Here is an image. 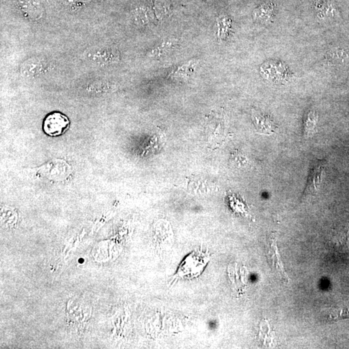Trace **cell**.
I'll list each match as a JSON object with an SVG mask.
<instances>
[{
	"mask_svg": "<svg viewBox=\"0 0 349 349\" xmlns=\"http://www.w3.org/2000/svg\"><path fill=\"white\" fill-rule=\"evenodd\" d=\"M176 44H178V41L176 39L164 42L160 44L158 47L153 48V50H152L149 53V56L152 57L162 56L166 53L169 52L170 50H173Z\"/></svg>",
	"mask_w": 349,
	"mask_h": 349,
	"instance_id": "obj_9",
	"label": "cell"
},
{
	"mask_svg": "<svg viewBox=\"0 0 349 349\" xmlns=\"http://www.w3.org/2000/svg\"><path fill=\"white\" fill-rule=\"evenodd\" d=\"M90 0H64L66 4L72 5V4H84L89 2Z\"/></svg>",
	"mask_w": 349,
	"mask_h": 349,
	"instance_id": "obj_11",
	"label": "cell"
},
{
	"mask_svg": "<svg viewBox=\"0 0 349 349\" xmlns=\"http://www.w3.org/2000/svg\"><path fill=\"white\" fill-rule=\"evenodd\" d=\"M70 124V120L65 114L60 112H52L44 119L43 131L48 136H58L67 131Z\"/></svg>",
	"mask_w": 349,
	"mask_h": 349,
	"instance_id": "obj_3",
	"label": "cell"
},
{
	"mask_svg": "<svg viewBox=\"0 0 349 349\" xmlns=\"http://www.w3.org/2000/svg\"><path fill=\"white\" fill-rule=\"evenodd\" d=\"M21 8L24 12L32 19H38L42 15L40 4L36 0H22Z\"/></svg>",
	"mask_w": 349,
	"mask_h": 349,
	"instance_id": "obj_7",
	"label": "cell"
},
{
	"mask_svg": "<svg viewBox=\"0 0 349 349\" xmlns=\"http://www.w3.org/2000/svg\"><path fill=\"white\" fill-rule=\"evenodd\" d=\"M44 70L43 62L38 58H30L22 64L21 74L26 77H34Z\"/></svg>",
	"mask_w": 349,
	"mask_h": 349,
	"instance_id": "obj_6",
	"label": "cell"
},
{
	"mask_svg": "<svg viewBox=\"0 0 349 349\" xmlns=\"http://www.w3.org/2000/svg\"><path fill=\"white\" fill-rule=\"evenodd\" d=\"M85 56L90 62L98 66H106L118 62L120 55L116 48L96 46L86 50Z\"/></svg>",
	"mask_w": 349,
	"mask_h": 349,
	"instance_id": "obj_2",
	"label": "cell"
},
{
	"mask_svg": "<svg viewBox=\"0 0 349 349\" xmlns=\"http://www.w3.org/2000/svg\"><path fill=\"white\" fill-rule=\"evenodd\" d=\"M210 262V257L201 251L189 254L181 262L176 271V276L183 279H193L200 275Z\"/></svg>",
	"mask_w": 349,
	"mask_h": 349,
	"instance_id": "obj_1",
	"label": "cell"
},
{
	"mask_svg": "<svg viewBox=\"0 0 349 349\" xmlns=\"http://www.w3.org/2000/svg\"><path fill=\"white\" fill-rule=\"evenodd\" d=\"M196 65L195 62H189L188 63L180 66L176 72H174L170 75L174 78V77H178H178H184L185 78L186 76H189L195 70Z\"/></svg>",
	"mask_w": 349,
	"mask_h": 349,
	"instance_id": "obj_10",
	"label": "cell"
},
{
	"mask_svg": "<svg viewBox=\"0 0 349 349\" xmlns=\"http://www.w3.org/2000/svg\"><path fill=\"white\" fill-rule=\"evenodd\" d=\"M252 118L255 125L256 130L260 134H273L277 127L269 117L264 116L260 112L252 110Z\"/></svg>",
	"mask_w": 349,
	"mask_h": 349,
	"instance_id": "obj_4",
	"label": "cell"
},
{
	"mask_svg": "<svg viewBox=\"0 0 349 349\" xmlns=\"http://www.w3.org/2000/svg\"><path fill=\"white\" fill-rule=\"evenodd\" d=\"M324 170V164L323 162H318L314 164L312 169H311L310 176H309L308 182H307L306 193H314V192L319 190Z\"/></svg>",
	"mask_w": 349,
	"mask_h": 349,
	"instance_id": "obj_5",
	"label": "cell"
},
{
	"mask_svg": "<svg viewBox=\"0 0 349 349\" xmlns=\"http://www.w3.org/2000/svg\"><path fill=\"white\" fill-rule=\"evenodd\" d=\"M318 120V114L312 110L307 114L304 122V134L306 138H311L315 134Z\"/></svg>",
	"mask_w": 349,
	"mask_h": 349,
	"instance_id": "obj_8",
	"label": "cell"
}]
</instances>
